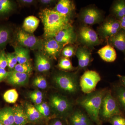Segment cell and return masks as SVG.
<instances>
[{
    "label": "cell",
    "instance_id": "cell-26",
    "mask_svg": "<svg viewBox=\"0 0 125 125\" xmlns=\"http://www.w3.org/2000/svg\"><path fill=\"white\" fill-rule=\"evenodd\" d=\"M0 121L4 125H16L13 107H6L0 109Z\"/></svg>",
    "mask_w": 125,
    "mask_h": 125
},
{
    "label": "cell",
    "instance_id": "cell-16",
    "mask_svg": "<svg viewBox=\"0 0 125 125\" xmlns=\"http://www.w3.org/2000/svg\"><path fill=\"white\" fill-rule=\"evenodd\" d=\"M12 27L7 24H0V52L5 50L7 44L11 42L14 35Z\"/></svg>",
    "mask_w": 125,
    "mask_h": 125
},
{
    "label": "cell",
    "instance_id": "cell-17",
    "mask_svg": "<svg viewBox=\"0 0 125 125\" xmlns=\"http://www.w3.org/2000/svg\"><path fill=\"white\" fill-rule=\"evenodd\" d=\"M51 60L41 51L36 52L35 54V66L37 71L40 73L49 71L51 69Z\"/></svg>",
    "mask_w": 125,
    "mask_h": 125
},
{
    "label": "cell",
    "instance_id": "cell-30",
    "mask_svg": "<svg viewBox=\"0 0 125 125\" xmlns=\"http://www.w3.org/2000/svg\"><path fill=\"white\" fill-rule=\"evenodd\" d=\"M57 66L59 69L62 71L72 72L78 69L77 68L73 66L69 58L64 57L61 58L59 61Z\"/></svg>",
    "mask_w": 125,
    "mask_h": 125
},
{
    "label": "cell",
    "instance_id": "cell-45",
    "mask_svg": "<svg viewBox=\"0 0 125 125\" xmlns=\"http://www.w3.org/2000/svg\"><path fill=\"white\" fill-rule=\"evenodd\" d=\"M119 21L121 28L125 31V16L121 18Z\"/></svg>",
    "mask_w": 125,
    "mask_h": 125
},
{
    "label": "cell",
    "instance_id": "cell-22",
    "mask_svg": "<svg viewBox=\"0 0 125 125\" xmlns=\"http://www.w3.org/2000/svg\"><path fill=\"white\" fill-rule=\"evenodd\" d=\"M25 111L30 123L39 122L44 118L40 114L34 105L28 102H24L23 106Z\"/></svg>",
    "mask_w": 125,
    "mask_h": 125
},
{
    "label": "cell",
    "instance_id": "cell-42",
    "mask_svg": "<svg viewBox=\"0 0 125 125\" xmlns=\"http://www.w3.org/2000/svg\"><path fill=\"white\" fill-rule=\"evenodd\" d=\"M48 125H65L62 119L58 118H53Z\"/></svg>",
    "mask_w": 125,
    "mask_h": 125
},
{
    "label": "cell",
    "instance_id": "cell-10",
    "mask_svg": "<svg viewBox=\"0 0 125 125\" xmlns=\"http://www.w3.org/2000/svg\"><path fill=\"white\" fill-rule=\"evenodd\" d=\"M119 21L114 17L105 21L101 25L99 32L103 38L108 39L116 34L121 29Z\"/></svg>",
    "mask_w": 125,
    "mask_h": 125
},
{
    "label": "cell",
    "instance_id": "cell-11",
    "mask_svg": "<svg viewBox=\"0 0 125 125\" xmlns=\"http://www.w3.org/2000/svg\"><path fill=\"white\" fill-rule=\"evenodd\" d=\"M67 118L70 125H94L86 113L83 109L80 108H74Z\"/></svg>",
    "mask_w": 125,
    "mask_h": 125
},
{
    "label": "cell",
    "instance_id": "cell-8",
    "mask_svg": "<svg viewBox=\"0 0 125 125\" xmlns=\"http://www.w3.org/2000/svg\"><path fill=\"white\" fill-rule=\"evenodd\" d=\"M65 46L58 42L54 38H47L43 40L41 51L50 59L57 60Z\"/></svg>",
    "mask_w": 125,
    "mask_h": 125
},
{
    "label": "cell",
    "instance_id": "cell-23",
    "mask_svg": "<svg viewBox=\"0 0 125 125\" xmlns=\"http://www.w3.org/2000/svg\"><path fill=\"white\" fill-rule=\"evenodd\" d=\"M97 53L102 60L106 62H114L117 58L115 50L109 44L99 49Z\"/></svg>",
    "mask_w": 125,
    "mask_h": 125
},
{
    "label": "cell",
    "instance_id": "cell-38",
    "mask_svg": "<svg viewBox=\"0 0 125 125\" xmlns=\"http://www.w3.org/2000/svg\"><path fill=\"white\" fill-rule=\"evenodd\" d=\"M19 4L24 6H29L35 4L37 1L35 0H18L16 1Z\"/></svg>",
    "mask_w": 125,
    "mask_h": 125
},
{
    "label": "cell",
    "instance_id": "cell-25",
    "mask_svg": "<svg viewBox=\"0 0 125 125\" xmlns=\"http://www.w3.org/2000/svg\"><path fill=\"white\" fill-rule=\"evenodd\" d=\"M13 46L18 64H23L30 62V49L19 45Z\"/></svg>",
    "mask_w": 125,
    "mask_h": 125
},
{
    "label": "cell",
    "instance_id": "cell-35",
    "mask_svg": "<svg viewBox=\"0 0 125 125\" xmlns=\"http://www.w3.org/2000/svg\"><path fill=\"white\" fill-rule=\"evenodd\" d=\"M75 48L72 45H66L63 48L61 52L62 56L65 58H69L75 54Z\"/></svg>",
    "mask_w": 125,
    "mask_h": 125
},
{
    "label": "cell",
    "instance_id": "cell-9",
    "mask_svg": "<svg viewBox=\"0 0 125 125\" xmlns=\"http://www.w3.org/2000/svg\"><path fill=\"white\" fill-rule=\"evenodd\" d=\"M79 37L81 42L86 46L93 47L101 43L96 31L87 26L81 27L79 30Z\"/></svg>",
    "mask_w": 125,
    "mask_h": 125
},
{
    "label": "cell",
    "instance_id": "cell-44",
    "mask_svg": "<svg viewBox=\"0 0 125 125\" xmlns=\"http://www.w3.org/2000/svg\"><path fill=\"white\" fill-rule=\"evenodd\" d=\"M117 77L119 78L120 84L125 88V76L118 74Z\"/></svg>",
    "mask_w": 125,
    "mask_h": 125
},
{
    "label": "cell",
    "instance_id": "cell-4",
    "mask_svg": "<svg viewBox=\"0 0 125 125\" xmlns=\"http://www.w3.org/2000/svg\"><path fill=\"white\" fill-rule=\"evenodd\" d=\"M55 118H67L74 109V103L65 95L55 93L52 94L48 103Z\"/></svg>",
    "mask_w": 125,
    "mask_h": 125
},
{
    "label": "cell",
    "instance_id": "cell-29",
    "mask_svg": "<svg viewBox=\"0 0 125 125\" xmlns=\"http://www.w3.org/2000/svg\"><path fill=\"white\" fill-rule=\"evenodd\" d=\"M34 106L44 118H50L52 115L55 118L48 104L43 102L38 105H34Z\"/></svg>",
    "mask_w": 125,
    "mask_h": 125
},
{
    "label": "cell",
    "instance_id": "cell-19",
    "mask_svg": "<svg viewBox=\"0 0 125 125\" xmlns=\"http://www.w3.org/2000/svg\"><path fill=\"white\" fill-rule=\"evenodd\" d=\"M111 90L121 111L125 115V88L120 84H114Z\"/></svg>",
    "mask_w": 125,
    "mask_h": 125
},
{
    "label": "cell",
    "instance_id": "cell-3",
    "mask_svg": "<svg viewBox=\"0 0 125 125\" xmlns=\"http://www.w3.org/2000/svg\"><path fill=\"white\" fill-rule=\"evenodd\" d=\"M77 72H56L52 77V83L58 90L66 95L74 96L81 91Z\"/></svg>",
    "mask_w": 125,
    "mask_h": 125
},
{
    "label": "cell",
    "instance_id": "cell-24",
    "mask_svg": "<svg viewBox=\"0 0 125 125\" xmlns=\"http://www.w3.org/2000/svg\"><path fill=\"white\" fill-rule=\"evenodd\" d=\"M13 108L16 125H26L30 123L23 106L15 105Z\"/></svg>",
    "mask_w": 125,
    "mask_h": 125
},
{
    "label": "cell",
    "instance_id": "cell-13",
    "mask_svg": "<svg viewBox=\"0 0 125 125\" xmlns=\"http://www.w3.org/2000/svg\"><path fill=\"white\" fill-rule=\"evenodd\" d=\"M75 55L78 58V70H85L92 61V54L85 46H81L76 49Z\"/></svg>",
    "mask_w": 125,
    "mask_h": 125
},
{
    "label": "cell",
    "instance_id": "cell-46",
    "mask_svg": "<svg viewBox=\"0 0 125 125\" xmlns=\"http://www.w3.org/2000/svg\"><path fill=\"white\" fill-rule=\"evenodd\" d=\"M0 125H3V123H2L0 121Z\"/></svg>",
    "mask_w": 125,
    "mask_h": 125
},
{
    "label": "cell",
    "instance_id": "cell-33",
    "mask_svg": "<svg viewBox=\"0 0 125 125\" xmlns=\"http://www.w3.org/2000/svg\"><path fill=\"white\" fill-rule=\"evenodd\" d=\"M32 85L34 87L39 89L44 90L47 87L48 83L44 76L42 75H38L33 79Z\"/></svg>",
    "mask_w": 125,
    "mask_h": 125
},
{
    "label": "cell",
    "instance_id": "cell-28",
    "mask_svg": "<svg viewBox=\"0 0 125 125\" xmlns=\"http://www.w3.org/2000/svg\"><path fill=\"white\" fill-rule=\"evenodd\" d=\"M40 20L36 16H29L25 18L22 25V29L29 33L33 34L38 27Z\"/></svg>",
    "mask_w": 125,
    "mask_h": 125
},
{
    "label": "cell",
    "instance_id": "cell-32",
    "mask_svg": "<svg viewBox=\"0 0 125 125\" xmlns=\"http://www.w3.org/2000/svg\"><path fill=\"white\" fill-rule=\"evenodd\" d=\"M12 71L30 75L32 72L33 67L30 61L23 64H17Z\"/></svg>",
    "mask_w": 125,
    "mask_h": 125
},
{
    "label": "cell",
    "instance_id": "cell-18",
    "mask_svg": "<svg viewBox=\"0 0 125 125\" xmlns=\"http://www.w3.org/2000/svg\"><path fill=\"white\" fill-rule=\"evenodd\" d=\"M75 6L73 2L70 0L58 1L53 10L62 15L71 18L73 14Z\"/></svg>",
    "mask_w": 125,
    "mask_h": 125
},
{
    "label": "cell",
    "instance_id": "cell-39",
    "mask_svg": "<svg viewBox=\"0 0 125 125\" xmlns=\"http://www.w3.org/2000/svg\"><path fill=\"white\" fill-rule=\"evenodd\" d=\"M29 98L34 97L43 99V94L39 90H36L29 94Z\"/></svg>",
    "mask_w": 125,
    "mask_h": 125
},
{
    "label": "cell",
    "instance_id": "cell-7",
    "mask_svg": "<svg viewBox=\"0 0 125 125\" xmlns=\"http://www.w3.org/2000/svg\"><path fill=\"white\" fill-rule=\"evenodd\" d=\"M101 78L99 74L93 70H87L81 76L79 84L81 91L84 94L90 93L96 90L97 85Z\"/></svg>",
    "mask_w": 125,
    "mask_h": 125
},
{
    "label": "cell",
    "instance_id": "cell-5",
    "mask_svg": "<svg viewBox=\"0 0 125 125\" xmlns=\"http://www.w3.org/2000/svg\"><path fill=\"white\" fill-rule=\"evenodd\" d=\"M117 115H124L113 97L111 89H108L103 98L99 111V118L102 122L108 121L112 117Z\"/></svg>",
    "mask_w": 125,
    "mask_h": 125
},
{
    "label": "cell",
    "instance_id": "cell-40",
    "mask_svg": "<svg viewBox=\"0 0 125 125\" xmlns=\"http://www.w3.org/2000/svg\"><path fill=\"white\" fill-rule=\"evenodd\" d=\"M9 74V71L5 69H0V83L5 80L6 79Z\"/></svg>",
    "mask_w": 125,
    "mask_h": 125
},
{
    "label": "cell",
    "instance_id": "cell-36",
    "mask_svg": "<svg viewBox=\"0 0 125 125\" xmlns=\"http://www.w3.org/2000/svg\"><path fill=\"white\" fill-rule=\"evenodd\" d=\"M108 122L112 125H125V115H116L111 117Z\"/></svg>",
    "mask_w": 125,
    "mask_h": 125
},
{
    "label": "cell",
    "instance_id": "cell-12",
    "mask_svg": "<svg viewBox=\"0 0 125 125\" xmlns=\"http://www.w3.org/2000/svg\"><path fill=\"white\" fill-rule=\"evenodd\" d=\"M81 18L85 24L92 25L100 22L102 20L103 16L97 9L89 7L82 11Z\"/></svg>",
    "mask_w": 125,
    "mask_h": 125
},
{
    "label": "cell",
    "instance_id": "cell-34",
    "mask_svg": "<svg viewBox=\"0 0 125 125\" xmlns=\"http://www.w3.org/2000/svg\"><path fill=\"white\" fill-rule=\"evenodd\" d=\"M6 58L7 62V66L10 71L13 70L16 65L18 63L17 58L14 52H7L6 53Z\"/></svg>",
    "mask_w": 125,
    "mask_h": 125
},
{
    "label": "cell",
    "instance_id": "cell-41",
    "mask_svg": "<svg viewBox=\"0 0 125 125\" xmlns=\"http://www.w3.org/2000/svg\"><path fill=\"white\" fill-rule=\"evenodd\" d=\"M38 1L43 6H49L53 4L56 1L54 0H39Z\"/></svg>",
    "mask_w": 125,
    "mask_h": 125
},
{
    "label": "cell",
    "instance_id": "cell-27",
    "mask_svg": "<svg viewBox=\"0 0 125 125\" xmlns=\"http://www.w3.org/2000/svg\"><path fill=\"white\" fill-rule=\"evenodd\" d=\"M111 10L113 17L120 20L125 16V0H118L114 1Z\"/></svg>",
    "mask_w": 125,
    "mask_h": 125
},
{
    "label": "cell",
    "instance_id": "cell-21",
    "mask_svg": "<svg viewBox=\"0 0 125 125\" xmlns=\"http://www.w3.org/2000/svg\"><path fill=\"white\" fill-rule=\"evenodd\" d=\"M107 40L109 45L123 52L125 60V31L121 29L117 33Z\"/></svg>",
    "mask_w": 125,
    "mask_h": 125
},
{
    "label": "cell",
    "instance_id": "cell-20",
    "mask_svg": "<svg viewBox=\"0 0 125 125\" xmlns=\"http://www.w3.org/2000/svg\"><path fill=\"white\" fill-rule=\"evenodd\" d=\"M16 2L11 0H0V20L7 19L16 10Z\"/></svg>",
    "mask_w": 125,
    "mask_h": 125
},
{
    "label": "cell",
    "instance_id": "cell-6",
    "mask_svg": "<svg viewBox=\"0 0 125 125\" xmlns=\"http://www.w3.org/2000/svg\"><path fill=\"white\" fill-rule=\"evenodd\" d=\"M14 34L17 45L28 48L30 50L41 51L42 48L43 40L29 33L23 29H19Z\"/></svg>",
    "mask_w": 125,
    "mask_h": 125
},
{
    "label": "cell",
    "instance_id": "cell-2",
    "mask_svg": "<svg viewBox=\"0 0 125 125\" xmlns=\"http://www.w3.org/2000/svg\"><path fill=\"white\" fill-rule=\"evenodd\" d=\"M108 89L106 88L96 89L94 92L79 97L76 100V104L86 113L97 125H102L99 111L103 98Z\"/></svg>",
    "mask_w": 125,
    "mask_h": 125
},
{
    "label": "cell",
    "instance_id": "cell-43",
    "mask_svg": "<svg viewBox=\"0 0 125 125\" xmlns=\"http://www.w3.org/2000/svg\"><path fill=\"white\" fill-rule=\"evenodd\" d=\"M30 99L32 102L34 104V105H38L43 102L42 99L30 97Z\"/></svg>",
    "mask_w": 125,
    "mask_h": 125
},
{
    "label": "cell",
    "instance_id": "cell-31",
    "mask_svg": "<svg viewBox=\"0 0 125 125\" xmlns=\"http://www.w3.org/2000/svg\"><path fill=\"white\" fill-rule=\"evenodd\" d=\"M18 97L19 94L15 89L9 90L5 92L3 95L4 100L9 103H15L18 100Z\"/></svg>",
    "mask_w": 125,
    "mask_h": 125
},
{
    "label": "cell",
    "instance_id": "cell-14",
    "mask_svg": "<svg viewBox=\"0 0 125 125\" xmlns=\"http://www.w3.org/2000/svg\"><path fill=\"white\" fill-rule=\"evenodd\" d=\"M77 36L72 26L60 31L54 38L65 46L73 44L77 40Z\"/></svg>",
    "mask_w": 125,
    "mask_h": 125
},
{
    "label": "cell",
    "instance_id": "cell-37",
    "mask_svg": "<svg viewBox=\"0 0 125 125\" xmlns=\"http://www.w3.org/2000/svg\"><path fill=\"white\" fill-rule=\"evenodd\" d=\"M7 66L6 53L5 50L0 52V69H5Z\"/></svg>",
    "mask_w": 125,
    "mask_h": 125
},
{
    "label": "cell",
    "instance_id": "cell-15",
    "mask_svg": "<svg viewBox=\"0 0 125 125\" xmlns=\"http://www.w3.org/2000/svg\"><path fill=\"white\" fill-rule=\"evenodd\" d=\"M29 77L30 75L28 74L11 71H9L8 76L6 80L7 83L13 86L21 87L28 84Z\"/></svg>",
    "mask_w": 125,
    "mask_h": 125
},
{
    "label": "cell",
    "instance_id": "cell-1",
    "mask_svg": "<svg viewBox=\"0 0 125 125\" xmlns=\"http://www.w3.org/2000/svg\"><path fill=\"white\" fill-rule=\"evenodd\" d=\"M43 25L45 38H54L60 31L72 26L71 18L54 10L45 8L39 13Z\"/></svg>",
    "mask_w": 125,
    "mask_h": 125
}]
</instances>
